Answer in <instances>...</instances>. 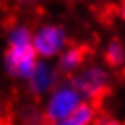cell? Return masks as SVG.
Instances as JSON below:
<instances>
[{"mask_svg":"<svg viewBox=\"0 0 125 125\" xmlns=\"http://www.w3.org/2000/svg\"><path fill=\"white\" fill-rule=\"evenodd\" d=\"M85 98L80 94V91L71 83V80H60L58 85L51 93L45 94V102L42 107L45 123H54V125H63L67 116L76 109L80 102Z\"/></svg>","mask_w":125,"mask_h":125,"instance_id":"cell-1","label":"cell"},{"mask_svg":"<svg viewBox=\"0 0 125 125\" xmlns=\"http://www.w3.org/2000/svg\"><path fill=\"white\" fill-rule=\"evenodd\" d=\"M71 83L80 91V94L85 100H98L105 94V91L111 85V73L100 63L82 65L76 73L67 76Z\"/></svg>","mask_w":125,"mask_h":125,"instance_id":"cell-2","label":"cell"},{"mask_svg":"<svg viewBox=\"0 0 125 125\" xmlns=\"http://www.w3.org/2000/svg\"><path fill=\"white\" fill-rule=\"evenodd\" d=\"M33 45L38 58L54 60L69 45V34L60 24H42L33 31Z\"/></svg>","mask_w":125,"mask_h":125,"instance_id":"cell-3","label":"cell"},{"mask_svg":"<svg viewBox=\"0 0 125 125\" xmlns=\"http://www.w3.org/2000/svg\"><path fill=\"white\" fill-rule=\"evenodd\" d=\"M36 62H38V54L33 44L7 45L2 56V65L6 74L13 80H22V82L29 78Z\"/></svg>","mask_w":125,"mask_h":125,"instance_id":"cell-4","label":"cell"},{"mask_svg":"<svg viewBox=\"0 0 125 125\" xmlns=\"http://www.w3.org/2000/svg\"><path fill=\"white\" fill-rule=\"evenodd\" d=\"M60 80H62V74L56 69V63L53 60L38 58L36 65H34L33 73L29 74V78L25 80V83H27V89L33 96L45 98V94L53 91Z\"/></svg>","mask_w":125,"mask_h":125,"instance_id":"cell-5","label":"cell"},{"mask_svg":"<svg viewBox=\"0 0 125 125\" xmlns=\"http://www.w3.org/2000/svg\"><path fill=\"white\" fill-rule=\"evenodd\" d=\"M85 47L82 45H67L62 53L54 58L56 69L60 71L62 76H71L73 73H76L78 69L85 63Z\"/></svg>","mask_w":125,"mask_h":125,"instance_id":"cell-6","label":"cell"},{"mask_svg":"<svg viewBox=\"0 0 125 125\" xmlns=\"http://www.w3.org/2000/svg\"><path fill=\"white\" fill-rule=\"evenodd\" d=\"M96 107L91 100H83L76 105V109L67 116L63 125H91L96 123Z\"/></svg>","mask_w":125,"mask_h":125,"instance_id":"cell-7","label":"cell"},{"mask_svg":"<svg viewBox=\"0 0 125 125\" xmlns=\"http://www.w3.org/2000/svg\"><path fill=\"white\" fill-rule=\"evenodd\" d=\"M33 44V31L25 24H16L7 31V45Z\"/></svg>","mask_w":125,"mask_h":125,"instance_id":"cell-8","label":"cell"},{"mask_svg":"<svg viewBox=\"0 0 125 125\" xmlns=\"http://www.w3.org/2000/svg\"><path fill=\"white\" fill-rule=\"evenodd\" d=\"M105 62L111 67H120L125 63V45L120 40H111L105 47Z\"/></svg>","mask_w":125,"mask_h":125,"instance_id":"cell-9","label":"cell"},{"mask_svg":"<svg viewBox=\"0 0 125 125\" xmlns=\"http://www.w3.org/2000/svg\"><path fill=\"white\" fill-rule=\"evenodd\" d=\"M20 122L24 123H45L44 120V113L42 109H38L36 105H25L22 111H20Z\"/></svg>","mask_w":125,"mask_h":125,"instance_id":"cell-10","label":"cell"},{"mask_svg":"<svg viewBox=\"0 0 125 125\" xmlns=\"http://www.w3.org/2000/svg\"><path fill=\"white\" fill-rule=\"evenodd\" d=\"M15 4H18V6H24V7H31L34 4H38L40 0H13Z\"/></svg>","mask_w":125,"mask_h":125,"instance_id":"cell-11","label":"cell"},{"mask_svg":"<svg viewBox=\"0 0 125 125\" xmlns=\"http://www.w3.org/2000/svg\"><path fill=\"white\" fill-rule=\"evenodd\" d=\"M120 16H122V18L125 20V0L122 2V6H120Z\"/></svg>","mask_w":125,"mask_h":125,"instance_id":"cell-12","label":"cell"}]
</instances>
